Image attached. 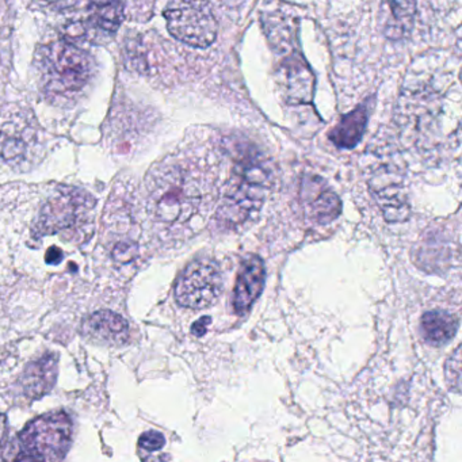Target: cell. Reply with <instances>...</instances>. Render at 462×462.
<instances>
[{
  "mask_svg": "<svg viewBox=\"0 0 462 462\" xmlns=\"http://www.w3.org/2000/svg\"><path fill=\"white\" fill-rule=\"evenodd\" d=\"M147 188L148 213L167 236H191L204 226L217 199L215 183L180 164L152 171Z\"/></svg>",
  "mask_w": 462,
  "mask_h": 462,
  "instance_id": "1",
  "label": "cell"
},
{
  "mask_svg": "<svg viewBox=\"0 0 462 462\" xmlns=\"http://www.w3.org/2000/svg\"><path fill=\"white\" fill-rule=\"evenodd\" d=\"M272 185V170L267 159L256 152H245L237 162L231 182L217 209L216 223L234 229L255 217Z\"/></svg>",
  "mask_w": 462,
  "mask_h": 462,
  "instance_id": "2",
  "label": "cell"
},
{
  "mask_svg": "<svg viewBox=\"0 0 462 462\" xmlns=\"http://www.w3.org/2000/svg\"><path fill=\"white\" fill-rule=\"evenodd\" d=\"M275 58L278 88L289 105L310 104L315 96L316 79L302 56L297 40V23L267 20L263 23Z\"/></svg>",
  "mask_w": 462,
  "mask_h": 462,
  "instance_id": "3",
  "label": "cell"
},
{
  "mask_svg": "<svg viewBox=\"0 0 462 462\" xmlns=\"http://www.w3.org/2000/svg\"><path fill=\"white\" fill-rule=\"evenodd\" d=\"M36 67L45 96L64 102L77 98L86 88L94 69L88 53L69 42H51L40 48Z\"/></svg>",
  "mask_w": 462,
  "mask_h": 462,
  "instance_id": "4",
  "label": "cell"
},
{
  "mask_svg": "<svg viewBox=\"0 0 462 462\" xmlns=\"http://www.w3.org/2000/svg\"><path fill=\"white\" fill-rule=\"evenodd\" d=\"M96 199L80 189L60 186L40 210L34 226L37 236L61 235L67 242H86L93 234Z\"/></svg>",
  "mask_w": 462,
  "mask_h": 462,
  "instance_id": "5",
  "label": "cell"
},
{
  "mask_svg": "<svg viewBox=\"0 0 462 462\" xmlns=\"http://www.w3.org/2000/svg\"><path fill=\"white\" fill-rule=\"evenodd\" d=\"M71 419L66 412H52L34 419L18 437L21 451L15 459L60 461L72 442Z\"/></svg>",
  "mask_w": 462,
  "mask_h": 462,
  "instance_id": "6",
  "label": "cell"
},
{
  "mask_svg": "<svg viewBox=\"0 0 462 462\" xmlns=\"http://www.w3.org/2000/svg\"><path fill=\"white\" fill-rule=\"evenodd\" d=\"M172 37L194 48H208L217 39V21L207 0H170L164 10Z\"/></svg>",
  "mask_w": 462,
  "mask_h": 462,
  "instance_id": "7",
  "label": "cell"
},
{
  "mask_svg": "<svg viewBox=\"0 0 462 462\" xmlns=\"http://www.w3.org/2000/svg\"><path fill=\"white\" fill-rule=\"evenodd\" d=\"M223 285V272L213 259H196L178 278L175 299L180 307L204 310L220 297Z\"/></svg>",
  "mask_w": 462,
  "mask_h": 462,
  "instance_id": "8",
  "label": "cell"
},
{
  "mask_svg": "<svg viewBox=\"0 0 462 462\" xmlns=\"http://www.w3.org/2000/svg\"><path fill=\"white\" fill-rule=\"evenodd\" d=\"M34 121L23 112H10L0 117V152L12 166L23 167L33 156Z\"/></svg>",
  "mask_w": 462,
  "mask_h": 462,
  "instance_id": "9",
  "label": "cell"
},
{
  "mask_svg": "<svg viewBox=\"0 0 462 462\" xmlns=\"http://www.w3.org/2000/svg\"><path fill=\"white\" fill-rule=\"evenodd\" d=\"M266 267L258 255L245 256L237 274L234 291V308L237 315H245L263 291Z\"/></svg>",
  "mask_w": 462,
  "mask_h": 462,
  "instance_id": "10",
  "label": "cell"
},
{
  "mask_svg": "<svg viewBox=\"0 0 462 462\" xmlns=\"http://www.w3.org/2000/svg\"><path fill=\"white\" fill-rule=\"evenodd\" d=\"M83 335L101 345L121 346L129 339V324L112 310H99L86 319Z\"/></svg>",
  "mask_w": 462,
  "mask_h": 462,
  "instance_id": "11",
  "label": "cell"
},
{
  "mask_svg": "<svg viewBox=\"0 0 462 462\" xmlns=\"http://www.w3.org/2000/svg\"><path fill=\"white\" fill-rule=\"evenodd\" d=\"M56 374H58V356L55 354H48L29 365L21 378L26 396L31 399H40L47 394L55 385Z\"/></svg>",
  "mask_w": 462,
  "mask_h": 462,
  "instance_id": "12",
  "label": "cell"
},
{
  "mask_svg": "<svg viewBox=\"0 0 462 462\" xmlns=\"http://www.w3.org/2000/svg\"><path fill=\"white\" fill-rule=\"evenodd\" d=\"M369 118V109L366 105H361L353 112L340 118L334 129L329 132V140L342 150H351L356 147L364 137L365 129Z\"/></svg>",
  "mask_w": 462,
  "mask_h": 462,
  "instance_id": "13",
  "label": "cell"
},
{
  "mask_svg": "<svg viewBox=\"0 0 462 462\" xmlns=\"http://www.w3.org/2000/svg\"><path fill=\"white\" fill-rule=\"evenodd\" d=\"M421 334L427 343L443 346L450 342L458 329V320L453 313L446 310H431L421 318Z\"/></svg>",
  "mask_w": 462,
  "mask_h": 462,
  "instance_id": "14",
  "label": "cell"
},
{
  "mask_svg": "<svg viewBox=\"0 0 462 462\" xmlns=\"http://www.w3.org/2000/svg\"><path fill=\"white\" fill-rule=\"evenodd\" d=\"M388 7L386 34L393 39L410 34L415 20L418 0H385Z\"/></svg>",
  "mask_w": 462,
  "mask_h": 462,
  "instance_id": "15",
  "label": "cell"
},
{
  "mask_svg": "<svg viewBox=\"0 0 462 462\" xmlns=\"http://www.w3.org/2000/svg\"><path fill=\"white\" fill-rule=\"evenodd\" d=\"M124 0H90V21L99 31L116 33L124 21Z\"/></svg>",
  "mask_w": 462,
  "mask_h": 462,
  "instance_id": "16",
  "label": "cell"
},
{
  "mask_svg": "<svg viewBox=\"0 0 462 462\" xmlns=\"http://www.w3.org/2000/svg\"><path fill=\"white\" fill-rule=\"evenodd\" d=\"M312 213L319 221H331L342 210L339 197L329 190H321L312 202Z\"/></svg>",
  "mask_w": 462,
  "mask_h": 462,
  "instance_id": "17",
  "label": "cell"
},
{
  "mask_svg": "<svg viewBox=\"0 0 462 462\" xmlns=\"http://www.w3.org/2000/svg\"><path fill=\"white\" fill-rule=\"evenodd\" d=\"M461 347H457L453 356L446 362V380L454 392H459L461 386Z\"/></svg>",
  "mask_w": 462,
  "mask_h": 462,
  "instance_id": "18",
  "label": "cell"
},
{
  "mask_svg": "<svg viewBox=\"0 0 462 462\" xmlns=\"http://www.w3.org/2000/svg\"><path fill=\"white\" fill-rule=\"evenodd\" d=\"M139 445L147 453H155V451L161 450L166 445V438H164L162 432L151 430V431L144 432L140 437Z\"/></svg>",
  "mask_w": 462,
  "mask_h": 462,
  "instance_id": "19",
  "label": "cell"
},
{
  "mask_svg": "<svg viewBox=\"0 0 462 462\" xmlns=\"http://www.w3.org/2000/svg\"><path fill=\"white\" fill-rule=\"evenodd\" d=\"M136 254L137 247L134 243H120L113 251L116 261L121 262V263H128L136 256Z\"/></svg>",
  "mask_w": 462,
  "mask_h": 462,
  "instance_id": "20",
  "label": "cell"
},
{
  "mask_svg": "<svg viewBox=\"0 0 462 462\" xmlns=\"http://www.w3.org/2000/svg\"><path fill=\"white\" fill-rule=\"evenodd\" d=\"M210 318L199 319L193 327H191V332L197 337H202L207 332L208 326H209Z\"/></svg>",
  "mask_w": 462,
  "mask_h": 462,
  "instance_id": "21",
  "label": "cell"
},
{
  "mask_svg": "<svg viewBox=\"0 0 462 462\" xmlns=\"http://www.w3.org/2000/svg\"><path fill=\"white\" fill-rule=\"evenodd\" d=\"M63 261V253H61L60 248H51L47 254V262L51 264H58Z\"/></svg>",
  "mask_w": 462,
  "mask_h": 462,
  "instance_id": "22",
  "label": "cell"
},
{
  "mask_svg": "<svg viewBox=\"0 0 462 462\" xmlns=\"http://www.w3.org/2000/svg\"><path fill=\"white\" fill-rule=\"evenodd\" d=\"M7 431V421L6 418H5L2 413H0V448H2V445H4L5 438H6Z\"/></svg>",
  "mask_w": 462,
  "mask_h": 462,
  "instance_id": "23",
  "label": "cell"
},
{
  "mask_svg": "<svg viewBox=\"0 0 462 462\" xmlns=\"http://www.w3.org/2000/svg\"><path fill=\"white\" fill-rule=\"evenodd\" d=\"M39 2H44V4L48 5H56V6H58V5H63V6H66L69 0H39Z\"/></svg>",
  "mask_w": 462,
  "mask_h": 462,
  "instance_id": "24",
  "label": "cell"
}]
</instances>
